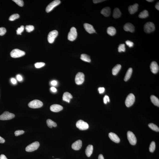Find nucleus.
I'll return each instance as SVG.
<instances>
[{
	"label": "nucleus",
	"instance_id": "f257e3e1",
	"mask_svg": "<svg viewBox=\"0 0 159 159\" xmlns=\"http://www.w3.org/2000/svg\"><path fill=\"white\" fill-rule=\"evenodd\" d=\"M25 54V52L17 49H14L10 53L11 56L14 58H19L23 56Z\"/></svg>",
	"mask_w": 159,
	"mask_h": 159
},
{
	"label": "nucleus",
	"instance_id": "f03ea898",
	"mask_svg": "<svg viewBox=\"0 0 159 159\" xmlns=\"http://www.w3.org/2000/svg\"><path fill=\"white\" fill-rule=\"evenodd\" d=\"M43 105L42 102L38 100H35L31 101L28 104L29 107L32 109H37L41 107Z\"/></svg>",
	"mask_w": 159,
	"mask_h": 159
},
{
	"label": "nucleus",
	"instance_id": "7ed1b4c3",
	"mask_svg": "<svg viewBox=\"0 0 159 159\" xmlns=\"http://www.w3.org/2000/svg\"><path fill=\"white\" fill-rule=\"evenodd\" d=\"M77 36V32L76 28L72 27L70 29V31L69 32L68 38L69 40L73 41L76 38Z\"/></svg>",
	"mask_w": 159,
	"mask_h": 159
},
{
	"label": "nucleus",
	"instance_id": "20e7f679",
	"mask_svg": "<svg viewBox=\"0 0 159 159\" xmlns=\"http://www.w3.org/2000/svg\"><path fill=\"white\" fill-rule=\"evenodd\" d=\"M144 29L145 32L150 33L155 30V24L151 22H147L144 26Z\"/></svg>",
	"mask_w": 159,
	"mask_h": 159
},
{
	"label": "nucleus",
	"instance_id": "39448f33",
	"mask_svg": "<svg viewBox=\"0 0 159 159\" xmlns=\"http://www.w3.org/2000/svg\"><path fill=\"white\" fill-rule=\"evenodd\" d=\"M135 97L132 93H130L126 98L125 104L128 107H131L133 105L135 101Z\"/></svg>",
	"mask_w": 159,
	"mask_h": 159
},
{
	"label": "nucleus",
	"instance_id": "423d86ee",
	"mask_svg": "<svg viewBox=\"0 0 159 159\" xmlns=\"http://www.w3.org/2000/svg\"><path fill=\"white\" fill-rule=\"evenodd\" d=\"M76 126L77 128L81 130H86L89 127L87 123L81 120H80L77 122Z\"/></svg>",
	"mask_w": 159,
	"mask_h": 159
},
{
	"label": "nucleus",
	"instance_id": "0eeeda50",
	"mask_svg": "<svg viewBox=\"0 0 159 159\" xmlns=\"http://www.w3.org/2000/svg\"><path fill=\"white\" fill-rule=\"evenodd\" d=\"M40 146V144L38 142H35L31 144L26 148V152H31L37 150Z\"/></svg>",
	"mask_w": 159,
	"mask_h": 159
},
{
	"label": "nucleus",
	"instance_id": "6e6552de",
	"mask_svg": "<svg viewBox=\"0 0 159 159\" xmlns=\"http://www.w3.org/2000/svg\"><path fill=\"white\" fill-rule=\"evenodd\" d=\"M85 75L82 72H78L75 76V83L78 85L82 84L84 81Z\"/></svg>",
	"mask_w": 159,
	"mask_h": 159
},
{
	"label": "nucleus",
	"instance_id": "1a4fd4ad",
	"mask_svg": "<svg viewBox=\"0 0 159 159\" xmlns=\"http://www.w3.org/2000/svg\"><path fill=\"white\" fill-rule=\"evenodd\" d=\"M15 117L14 114L9 113L8 111H5L0 115V120H7L12 119Z\"/></svg>",
	"mask_w": 159,
	"mask_h": 159
},
{
	"label": "nucleus",
	"instance_id": "9d476101",
	"mask_svg": "<svg viewBox=\"0 0 159 159\" xmlns=\"http://www.w3.org/2000/svg\"><path fill=\"white\" fill-rule=\"evenodd\" d=\"M128 140L131 145H134L137 142V139L134 134L131 131H128L127 133Z\"/></svg>",
	"mask_w": 159,
	"mask_h": 159
},
{
	"label": "nucleus",
	"instance_id": "9b49d317",
	"mask_svg": "<svg viewBox=\"0 0 159 159\" xmlns=\"http://www.w3.org/2000/svg\"><path fill=\"white\" fill-rule=\"evenodd\" d=\"M58 35V32L56 30H53L50 32L47 37V40L49 43L51 44L53 43Z\"/></svg>",
	"mask_w": 159,
	"mask_h": 159
},
{
	"label": "nucleus",
	"instance_id": "f8f14e48",
	"mask_svg": "<svg viewBox=\"0 0 159 159\" xmlns=\"http://www.w3.org/2000/svg\"><path fill=\"white\" fill-rule=\"evenodd\" d=\"M61 1L59 0H55L50 3L46 9V11L47 13H48L51 11L54 8L58 5L60 4Z\"/></svg>",
	"mask_w": 159,
	"mask_h": 159
},
{
	"label": "nucleus",
	"instance_id": "ddd939ff",
	"mask_svg": "<svg viewBox=\"0 0 159 159\" xmlns=\"http://www.w3.org/2000/svg\"><path fill=\"white\" fill-rule=\"evenodd\" d=\"M124 29L126 31H129L131 32H133L135 31V27L133 24L130 23H127L125 24Z\"/></svg>",
	"mask_w": 159,
	"mask_h": 159
},
{
	"label": "nucleus",
	"instance_id": "4468645a",
	"mask_svg": "<svg viewBox=\"0 0 159 159\" xmlns=\"http://www.w3.org/2000/svg\"><path fill=\"white\" fill-rule=\"evenodd\" d=\"M151 71L154 74H156L159 71V66L156 62H152L150 65Z\"/></svg>",
	"mask_w": 159,
	"mask_h": 159
},
{
	"label": "nucleus",
	"instance_id": "2eb2a0df",
	"mask_svg": "<svg viewBox=\"0 0 159 159\" xmlns=\"http://www.w3.org/2000/svg\"><path fill=\"white\" fill-rule=\"evenodd\" d=\"M84 27L85 30L90 34H92L96 32V30L93 26L91 24L85 23L84 24Z\"/></svg>",
	"mask_w": 159,
	"mask_h": 159
},
{
	"label": "nucleus",
	"instance_id": "dca6fc26",
	"mask_svg": "<svg viewBox=\"0 0 159 159\" xmlns=\"http://www.w3.org/2000/svg\"><path fill=\"white\" fill-rule=\"evenodd\" d=\"M82 145V141L81 140H78L74 143L72 145V148L73 150H78L81 148Z\"/></svg>",
	"mask_w": 159,
	"mask_h": 159
},
{
	"label": "nucleus",
	"instance_id": "f3484780",
	"mask_svg": "<svg viewBox=\"0 0 159 159\" xmlns=\"http://www.w3.org/2000/svg\"><path fill=\"white\" fill-rule=\"evenodd\" d=\"M63 109V106L58 104H53L50 107V110L52 112H57L62 110Z\"/></svg>",
	"mask_w": 159,
	"mask_h": 159
},
{
	"label": "nucleus",
	"instance_id": "a211bd4d",
	"mask_svg": "<svg viewBox=\"0 0 159 159\" xmlns=\"http://www.w3.org/2000/svg\"><path fill=\"white\" fill-rule=\"evenodd\" d=\"M109 136L111 140L116 143H119L120 142V139L118 136L114 133H110L109 134Z\"/></svg>",
	"mask_w": 159,
	"mask_h": 159
},
{
	"label": "nucleus",
	"instance_id": "6ab92c4d",
	"mask_svg": "<svg viewBox=\"0 0 159 159\" xmlns=\"http://www.w3.org/2000/svg\"><path fill=\"white\" fill-rule=\"evenodd\" d=\"M139 4L137 3L133 5L130 6L128 8L129 11L131 14H133L135 13L138 10Z\"/></svg>",
	"mask_w": 159,
	"mask_h": 159
},
{
	"label": "nucleus",
	"instance_id": "aec40b11",
	"mask_svg": "<svg viewBox=\"0 0 159 159\" xmlns=\"http://www.w3.org/2000/svg\"><path fill=\"white\" fill-rule=\"evenodd\" d=\"M72 98L73 96L70 93L68 92L64 93L63 97V99L64 101L69 103L70 99Z\"/></svg>",
	"mask_w": 159,
	"mask_h": 159
},
{
	"label": "nucleus",
	"instance_id": "412c9836",
	"mask_svg": "<svg viewBox=\"0 0 159 159\" xmlns=\"http://www.w3.org/2000/svg\"><path fill=\"white\" fill-rule=\"evenodd\" d=\"M111 13V9L109 7L104 8L101 11V13L106 17H109Z\"/></svg>",
	"mask_w": 159,
	"mask_h": 159
},
{
	"label": "nucleus",
	"instance_id": "4be33fe9",
	"mask_svg": "<svg viewBox=\"0 0 159 159\" xmlns=\"http://www.w3.org/2000/svg\"><path fill=\"white\" fill-rule=\"evenodd\" d=\"M93 151V145H90L86 148L85 152L86 155L88 157L91 156L92 154Z\"/></svg>",
	"mask_w": 159,
	"mask_h": 159
},
{
	"label": "nucleus",
	"instance_id": "5701e85b",
	"mask_svg": "<svg viewBox=\"0 0 159 159\" xmlns=\"http://www.w3.org/2000/svg\"><path fill=\"white\" fill-rule=\"evenodd\" d=\"M122 15L120 10L117 8H115L114 9L113 12V17L115 18H118L120 17Z\"/></svg>",
	"mask_w": 159,
	"mask_h": 159
},
{
	"label": "nucleus",
	"instance_id": "b1692460",
	"mask_svg": "<svg viewBox=\"0 0 159 159\" xmlns=\"http://www.w3.org/2000/svg\"><path fill=\"white\" fill-rule=\"evenodd\" d=\"M107 32L109 35L111 36H114L115 35L116 33V30L114 27L111 26L108 27Z\"/></svg>",
	"mask_w": 159,
	"mask_h": 159
},
{
	"label": "nucleus",
	"instance_id": "393cba45",
	"mask_svg": "<svg viewBox=\"0 0 159 159\" xmlns=\"http://www.w3.org/2000/svg\"><path fill=\"white\" fill-rule=\"evenodd\" d=\"M121 68H122V66L120 65L117 64L112 69V72L113 75H117L120 70Z\"/></svg>",
	"mask_w": 159,
	"mask_h": 159
},
{
	"label": "nucleus",
	"instance_id": "a878e982",
	"mask_svg": "<svg viewBox=\"0 0 159 159\" xmlns=\"http://www.w3.org/2000/svg\"><path fill=\"white\" fill-rule=\"evenodd\" d=\"M133 70L132 68H130L128 70L124 78L125 81H127L130 78L132 73Z\"/></svg>",
	"mask_w": 159,
	"mask_h": 159
},
{
	"label": "nucleus",
	"instance_id": "bb28decb",
	"mask_svg": "<svg viewBox=\"0 0 159 159\" xmlns=\"http://www.w3.org/2000/svg\"><path fill=\"white\" fill-rule=\"evenodd\" d=\"M151 99L152 102L155 106L159 107V100L158 98L154 95H152L151 96Z\"/></svg>",
	"mask_w": 159,
	"mask_h": 159
},
{
	"label": "nucleus",
	"instance_id": "cd10ccee",
	"mask_svg": "<svg viewBox=\"0 0 159 159\" xmlns=\"http://www.w3.org/2000/svg\"><path fill=\"white\" fill-rule=\"evenodd\" d=\"M81 59L83 61L88 62V63L91 62V59L89 55L86 54H83L81 55Z\"/></svg>",
	"mask_w": 159,
	"mask_h": 159
},
{
	"label": "nucleus",
	"instance_id": "c85d7f7f",
	"mask_svg": "<svg viewBox=\"0 0 159 159\" xmlns=\"http://www.w3.org/2000/svg\"><path fill=\"white\" fill-rule=\"evenodd\" d=\"M46 123L48 127L51 128L52 127H56L57 124L55 122L50 119H48L46 121Z\"/></svg>",
	"mask_w": 159,
	"mask_h": 159
},
{
	"label": "nucleus",
	"instance_id": "c756f323",
	"mask_svg": "<svg viewBox=\"0 0 159 159\" xmlns=\"http://www.w3.org/2000/svg\"><path fill=\"white\" fill-rule=\"evenodd\" d=\"M149 14L148 11L145 10L141 12L139 14V17L141 18H145L148 17Z\"/></svg>",
	"mask_w": 159,
	"mask_h": 159
},
{
	"label": "nucleus",
	"instance_id": "7c9ffc66",
	"mask_svg": "<svg viewBox=\"0 0 159 159\" xmlns=\"http://www.w3.org/2000/svg\"><path fill=\"white\" fill-rule=\"evenodd\" d=\"M149 127L152 130L157 132H159V128L155 124L153 123L150 124L148 125Z\"/></svg>",
	"mask_w": 159,
	"mask_h": 159
},
{
	"label": "nucleus",
	"instance_id": "2f4dec72",
	"mask_svg": "<svg viewBox=\"0 0 159 159\" xmlns=\"http://www.w3.org/2000/svg\"><path fill=\"white\" fill-rule=\"evenodd\" d=\"M156 148V145L155 142L154 141L152 142L151 143L150 145V152L152 153H153L155 150Z\"/></svg>",
	"mask_w": 159,
	"mask_h": 159
},
{
	"label": "nucleus",
	"instance_id": "473e14b6",
	"mask_svg": "<svg viewBox=\"0 0 159 159\" xmlns=\"http://www.w3.org/2000/svg\"><path fill=\"white\" fill-rule=\"evenodd\" d=\"M19 17V15L17 14H14L11 15L9 18V20L10 21H13L16 19L18 18Z\"/></svg>",
	"mask_w": 159,
	"mask_h": 159
},
{
	"label": "nucleus",
	"instance_id": "72a5a7b5",
	"mask_svg": "<svg viewBox=\"0 0 159 159\" xmlns=\"http://www.w3.org/2000/svg\"><path fill=\"white\" fill-rule=\"evenodd\" d=\"M118 51L119 52L125 51V46L124 44H121L118 47Z\"/></svg>",
	"mask_w": 159,
	"mask_h": 159
},
{
	"label": "nucleus",
	"instance_id": "f704fd0d",
	"mask_svg": "<svg viewBox=\"0 0 159 159\" xmlns=\"http://www.w3.org/2000/svg\"><path fill=\"white\" fill-rule=\"evenodd\" d=\"M34 26L32 25H27L25 27V29L28 32H30L34 30Z\"/></svg>",
	"mask_w": 159,
	"mask_h": 159
},
{
	"label": "nucleus",
	"instance_id": "c9c22d12",
	"mask_svg": "<svg viewBox=\"0 0 159 159\" xmlns=\"http://www.w3.org/2000/svg\"><path fill=\"white\" fill-rule=\"evenodd\" d=\"M45 64L43 62H38L35 64V66L36 68H40L45 66Z\"/></svg>",
	"mask_w": 159,
	"mask_h": 159
},
{
	"label": "nucleus",
	"instance_id": "e433bc0d",
	"mask_svg": "<svg viewBox=\"0 0 159 159\" xmlns=\"http://www.w3.org/2000/svg\"><path fill=\"white\" fill-rule=\"evenodd\" d=\"M24 29V27L22 25L20 27L18 28L16 30L17 35H21V33L23 31Z\"/></svg>",
	"mask_w": 159,
	"mask_h": 159
},
{
	"label": "nucleus",
	"instance_id": "4c0bfd02",
	"mask_svg": "<svg viewBox=\"0 0 159 159\" xmlns=\"http://www.w3.org/2000/svg\"><path fill=\"white\" fill-rule=\"evenodd\" d=\"M12 1H14L19 6H22L24 5L23 1L21 0H13Z\"/></svg>",
	"mask_w": 159,
	"mask_h": 159
},
{
	"label": "nucleus",
	"instance_id": "58836bf2",
	"mask_svg": "<svg viewBox=\"0 0 159 159\" xmlns=\"http://www.w3.org/2000/svg\"><path fill=\"white\" fill-rule=\"evenodd\" d=\"M24 132L23 130H18L15 131L14 132L15 135L18 136L24 134Z\"/></svg>",
	"mask_w": 159,
	"mask_h": 159
},
{
	"label": "nucleus",
	"instance_id": "ea45409f",
	"mask_svg": "<svg viewBox=\"0 0 159 159\" xmlns=\"http://www.w3.org/2000/svg\"><path fill=\"white\" fill-rule=\"evenodd\" d=\"M6 29L4 27L0 28V36H3L6 33Z\"/></svg>",
	"mask_w": 159,
	"mask_h": 159
},
{
	"label": "nucleus",
	"instance_id": "a19ab883",
	"mask_svg": "<svg viewBox=\"0 0 159 159\" xmlns=\"http://www.w3.org/2000/svg\"><path fill=\"white\" fill-rule=\"evenodd\" d=\"M126 43L129 47H131L133 46L134 44L133 42L129 40H127L126 41Z\"/></svg>",
	"mask_w": 159,
	"mask_h": 159
},
{
	"label": "nucleus",
	"instance_id": "79ce46f5",
	"mask_svg": "<svg viewBox=\"0 0 159 159\" xmlns=\"http://www.w3.org/2000/svg\"><path fill=\"white\" fill-rule=\"evenodd\" d=\"M110 101L109 96L106 95L104 96V102L105 104H107V102H109Z\"/></svg>",
	"mask_w": 159,
	"mask_h": 159
},
{
	"label": "nucleus",
	"instance_id": "37998d69",
	"mask_svg": "<svg viewBox=\"0 0 159 159\" xmlns=\"http://www.w3.org/2000/svg\"><path fill=\"white\" fill-rule=\"evenodd\" d=\"M98 90L100 94H101L104 92L105 89L104 87H100L98 88Z\"/></svg>",
	"mask_w": 159,
	"mask_h": 159
},
{
	"label": "nucleus",
	"instance_id": "c03bdc74",
	"mask_svg": "<svg viewBox=\"0 0 159 159\" xmlns=\"http://www.w3.org/2000/svg\"><path fill=\"white\" fill-rule=\"evenodd\" d=\"M105 1V0H93V3H95V4H96V3L103 2V1Z\"/></svg>",
	"mask_w": 159,
	"mask_h": 159
},
{
	"label": "nucleus",
	"instance_id": "a18cd8bd",
	"mask_svg": "<svg viewBox=\"0 0 159 159\" xmlns=\"http://www.w3.org/2000/svg\"><path fill=\"white\" fill-rule=\"evenodd\" d=\"M17 78L18 81H22V78L20 75H17Z\"/></svg>",
	"mask_w": 159,
	"mask_h": 159
},
{
	"label": "nucleus",
	"instance_id": "49530a36",
	"mask_svg": "<svg viewBox=\"0 0 159 159\" xmlns=\"http://www.w3.org/2000/svg\"><path fill=\"white\" fill-rule=\"evenodd\" d=\"M5 142L4 139L1 137H0V143H4Z\"/></svg>",
	"mask_w": 159,
	"mask_h": 159
},
{
	"label": "nucleus",
	"instance_id": "de8ad7c7",
	"mask_svg": "<svg viewBox=\"0 0 159 159\" xmlns=\"http://www.w3.org/2000/svg\"><path fill=\"white\" fill-rule=\"evenodd\" d=\"M11 81L12 82V83H13V84H16V83H17L16 80L14 78L11 79Z\"/></svg>",
	"mask_w": 159,
	"mask_h": 159
},
{
	"label": "nucleus",
	"instance_id": "09e8293b",
	"mask_svg": "<svg viewBox=\"0 0 159 159\" xmlns=\"http://www.w3.org/2000/svg\"><path fill=\"white\" fill-rule=\"evenodd\" d=\"M51 84L53 86H55L57 84V82L56 81H52L51 82Z\"/></svg>",
	"mask_w": 159,
	"mask_h": 159
},
{
	"label": "nucleus",
	"instance_id": "8fccbe9b",
	"mask_svg": "<svg viewBox=\"0 0 159 159\" xmlns=\"http://www.w3.org/2000/svg\"><path fill=\"white\" fill-rule=\"evenodd\" d=\"M0 159H8L4 155H1L0 156Z\"/></svg>",
	"mask_w": 159,
	"mask_h": 159
},
{
	"label": "nucleus",
	"instance_id": "3c124183",
	"mask_svg": "<svg viewBox=\"0 0 159 159\" xmlns=\"http://www.w3.org/2000/svg\"><path fill=\"white\" fill-rule=\"evenodd\" d=\"M50 89L51 90V91L53 92H56L57 91L56 88L54 87H52L50 88Z\"/></svg>",
	"mask_w": 159,
	"mask_h": 159
},
{
	"label": "nucleus",
	"instance_id": "603ef678",
	"mask_svg": "<svg viewBox=\"0 0 159 159\" xmlns=\"http://www.w3.org/2000/svg\"><path fill=\"white\" fill-rule=\"evenodd\" d=\"M155 7L158 10H159V2H157L156 4Z\"/></svg>",
	"mask_w": 159,
	"mask_h": 159
},
{
	"label": "nucleus",
	"instance_id": "864d4df0",
	"mask_svg": "<svg viewBox=\"0 0 159 159\" xmlns=\"http://www.w3.org/2000/svg\"><path fill=\"white\" fill-rule=\"evenodd\" d=\"M98 159H104L103 156L101 154V155H99V156L98 157Z\"/></svg>",
	"mask_w": 159,
	"mask_h": 159
},
{
	"label": "nucleus",
	"instance_id": "5fc2aeb1",
	"mask_svg": "<svg viewBox=\"0 0 159 159\" xmlns=\"http://www.w3.org/2000/svg\"><path fill=\"white\" fill-rule=\"evenodd\" d=\"M147 1H148V2H152L154 1L153 0H147Z\"/></svg>",
	"mask_w": 159,
	"mask_h": 159
},
{
	"label": "nucleus",
	"instance_id": "6e6d98bb",
	"mask_svg": "<svg viewBox=\"0 0 159 159\" xmlns=\"http://www.w3.org/2000/svg\"></svg>",
	"mask_w": 159,
	"mask_h": 159
}]
</instances>
